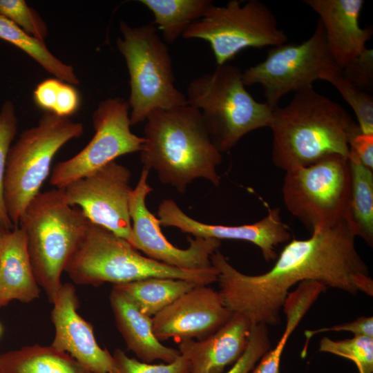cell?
<instances>
[{"label":"cell","instance_id":"ffe728a7","mask_svg":"<svg viewBox=\"0 0 373 373\" xmlns=\"http://www.w3.org/2000/svg\"><path fill=\"white\" fill-rule=\"evenodd\" d=\"M109 300L117 327L127 349L142 362L162 360L166 363L180 356L178 350L166 347L154 334L152 318L143 314L122 289L114 285Z\"/></svg>","mask_w":373,"mask_h":373},{"label":"cell","instance_id":"d4e9b609","mask_svg":"<svg viewBox=\"0 0 373 373\" xmlns=\"http://www.w3.org/2000/svg\"><path fill=\"white\" fill-rule=\"evenodd\" d=\"M197 284L182 279L149 278L115 285L148 316H154Z\"/></svg>","mask_w":373,"mask_h":373},{"label":"cell","instance_id":"7c38bea8","mask_svg":"<svg viewBox=\"0 0 373 373\" xmlns=\"http://www.w3.org/2000/svg\"><path fill=\"white\" fill-rule=\"evenodd\" d=\"M129 111L128 100L123 98L102 101L93 115V137L75 156L53 167L50 183L64 189L122 155L140 152L145 140L132 133Z\"/></svg>","mask_w":373,"mask_h":373},{"label":"cell","instance_id":"5bb4252c","mask_svg":"<svg viewBox=\"0 0 373 373\" xmlns=\"http://www.w3.org/2000/svg\"><path fill=\"white\" fill-rule=\"evenodd\" d=\"M149 171L142 168L130 197L131 245L147 257L173 267L187 270L213 267L211 257L218 250L220 240L188 236L189 246L182 249L173 245L162 233L159 219L146 205V198L153 191L147 182Z\"/></svg>","mask_w":373,"mask_h":373},{"label":"cell","instance_id":"d6a6232c","mask_svg":"<svg viewBox=\"0 0 373 373\" xmlns=\"http://www.w3.org/2000/svg\"><path fill=\"white\" fill-rule=\"evenodd\" d=\"M270 347L267 326L253 324L245 350L226 373H250Z\"/></svg>","mask_w":373,"mask_h":373},{"label":"cell","instance_id":"4316f807","mask_svg":"<svg viewBox=\"0 0 373 373\" xmlns=\"http://www.w3.org/2000/svg\"><path fill=\"white\" fill-rule=\"evenodd\" d=\"M314 302L312 294L305 289H296L289 294L283 307L286 316L285 331L276 346L262 356L251 373H280V358L287 340Z\"/></svg>","mask_w":373,"mask_h":373},{"label":"cell","instance_id":"f546056e","mask_svg":"<svg viewBox=\"0 0 373 373\" xmlns=\"http://www.w3.org/2000/svg\"><path fill=\"white\" fill-rule=\"evenodd\" d=\"M17 132V117L15 108L11 101H6L0 111V225L7 230H12L15 226L6 207L4 178L8 153Z\"/></svg>","mask_w":373,"mask_h":373},{"label":"cell","instance_id":"3957f363","mask_svg":"<svg viewBox=\"0 0 373 373\" xmlns=\"http://www.w3.org/2000/svg\"><path fill=\"white\" fill-rule=\"evenodd\" d=\"M145 121V141L140 151L144 169L155 170L162 183L180 193H184L197 178L219 186L217 167L222 155L198 109L186 104L156 110Z\"/></svg>","mask_w":373,"mask_h":373},{"label":"cell","instance_id":"83f0119b","mask_svg":"<svg viewBox=\"0 0 373 373\" xmlns=\"http://www.w3.org/2000/svg\"><path fill=\"white\" fill-rule=\"evenodd\" d=\"M333 85L354 112L363 133H373V98L363 88L345 78L336 66L325 69L320 79Z\"/></svg>","mask_w":373,"mask_h":373},{"label":"cell","instance_id":"30bf717a","mask_svg":"<svg viewBox=\"0 0 373 373\" xmlns=\"http://www.w3.org/2000/svg\"><path fill=\"white\" fill-rule=\"evenodd\" d=\"M231 0L213 5L200 19L192 23L182 37L208 42L218 66L228 63L241 50L274 47L287 42L272 11L259 0Z\"/></svg>","mask_w":373,"mask_h":373},{"label":"cell","instance_id":"44dd1931","mask_svg":"<svg viewBox=\"0 0 373 373\" xmlns=\"http://www.w3.org/2000/svg\"><path fill=\"white\" fill-rule=\"evenodd\" d=\"M23 230L16 226L0 245V307L16 300L28 303L39 297Z\"/></svg>","mask_w":373,"mask_h":373},{"label":"cell","instance_id":"1f68e13d","mask_svg":"<svg viewBox=\"0 0 373 373\" xmlns=\"http://www.w3.org/2000/svg\"><path fill=\"white\" fill-rule=\"evenodd\" d=\"M114 367L111 373H189L190 363L181 355L171 363L151 364L128 356L124 351L116 349L112 354Z\"/></svg>","mask_w":373,"mask_h":373},{"label":"cell","instance_id":"8992f818","mask_svg":"<svg viewBox=\"0 0 373 373\" xmlns=\"http://www.w3.org/2000/svg\"><path fill=\"white\" fill-rule=\"evenodd\" d=\"M187 104L198 109L209 135L221 153L230 151L248 133L269 127L273 108L256 101L246 89L242 72L230 64L191 80Z\"/></svg>","mask_w":373,"mask_h":373},{"label":"cell","instance_id":"277c9868","mask_svg":"<svg viewBox=\"0 0 373 373\" xmlns=\"http://www.w3.org/2000/svg\"><path fill=\"white\" fill-rule=\"evenodd\" d=\"M76 284L119 285L149 278L182 279L208 285L218 280V271L187 270L142 256L126 240L88 220L86 228L64 269Z\"/></svg>","mask_w":373,"mask_h":373},{"label":"cell","instance_id":"ba28073f","mask_svg":"<svg viewBox=\"0 0 373 373\" xmlns=\"http://www.w3.org/2000/svg\"><path fill=\"white\" fill-rule=\"evenodd\" d=\"M83 132L82 123L46 112L37 126L22 132L10 146L4 178V200L15 227L27 205L41 192L55 155Z\"/></svg>","mask_w":373,"mask_h":373},{"label":"cell","instance_id":"2e32d148","mask_svg":"<svg viewBox=\"0 0 373 373\" xmlns=\"http://www.w3.org/2000/svg\"><path fill=\"white\" fill-rule=\"evenodd\" d=\"M260 220L242 225L206 224L186 215L171 199H165L158 207L157 218L162 227H174L194 237L222 240H236L251 242L261 251L266 261L274 260L276 248L291 238L288 226L280 215L279 208L267 209Z\"/></svg>","mask_w":373,"mask_h":373},{"label":"cell","instance_id":"8d00e7d4","mask_svg":"<svg viewBox=\"0 0 373 373\" xmlns=\"http://www.w3.org/2000/svg\"><path fill=\"white\" fill-rule=\"evenodd\" d=\"M350 153L367 168L373 170V133H359L349 144Z\"/></svg>","mask_w":373,"mask_h":373},{"label":"cell","instance_id":"52a82bcc","mask_svg":"<svg viewBox=\"0 0 373 373\" xmlns=\"http://www.w3.org/2000/svg\"><path fill=\"white\" fill-rule=\"evenodd\" d=\"M119 28L122 37L116 44L129 74L131 126L144 122L154 111L187 104L186 95L175 86L169 50L156 26L132 27L121 21Z\"/></svg>","mask_w":373,"mask_h":373},{"label":"cell","instance_id":"d6986e66","mask_svg":"<svg viewBox=\"0 0 373 373\" xmlns=\"http://www.w3.org/2000/svg\"><path fill=\"white\" fill-rule=\"evenodd\" d=\"M252 325L245 316L233 312L209 336L178 342L180 354L190 363L189 373H222L227 366L235 363L246 349Z\"/></svg>","mask_w":373,"mask_h":373},{"label":"cell","instance_id":"e575fe53","mask_svg":"<svg viewBox=\"0 0 373 373\" xmlns=\"http://www.w3.org/2000/svg\"><path fill=\"white\" fill-rule=\"evenodd\" d=\"M343 331L352 332L354 336H365L373 338V318L372 316H362L352 322L341 325L323 327L315 330H306L304 332L306 340L302 351V356L305 355L309 341L314 335L323 332Z\"/></svg>","mask_w":373,"mask_h":373},{"label":"cell","instance_id":"ac0fdd59","mask_svg":"<svg viewBox=\"0 0 373 373\" xmlns=\"http://www.w3.org/2000/svg\"><path fill=\"white\" fill-rule=\"evenodd\" d=\"M319 16L325 37L327 52L342 69L365 48L372 35V28L360 26L363 0H305Z\"/></svg>","mask_w":373,"mask_h":373},{"label":"cell","instance_id":"7402d4cb","mask_svg":"<svg viewBox=\"0 0 373 373\" xmlns=\"http://www.w3.org/2000/svg\"><path fill=\"white\" fill-rule=\"evenodd\" d=\"M4 373H92L65 352L34 345L0 354Z\"/></svg>","mask_w":373,"mask_h":373},{"label":"cell","instance_id":"f35d334b","mask_svg":"<svg viewBox=\"0 0 373 373\" xmlns=\"http://www.w3.org/2000/svg\"><path fill=\"white\" fill-rule=\"evenodd\" d=\"M2 332H3V328H2V326H1V325L0 323V336L1 335Z\"/></svg>","mask_w":373,"mask_h":373},{"label":"cell","instance_id":"74e56055","mask_svg":"<svg viewBox=\"0 0 373 373\" xmlns=\"http://www.w3.org/2000/svg\"><path fill=\"white\" fill-rule=\"evenodd\" d=\"M10 230H7L5 228H3V227H1L0 225V245L1 243V241L4 237V236L6 235V233Z\"/></svg>","mask_w":373,"mask_h":373},{"label":"cell","instance_id":"9a60e30c","mask_svg":"<svg viewBox=\"0 0 373 373\" xmlns=\"http://www.w3.org/2000/svg\"><path fill=\"white\" fill-rule=\"evenodd\" d=\"M233 313L218 291L198 285L155 315L153 329L160 341L202 340L219 329Z\"/></svg>","mask_w":373,"mask_h":373},{"label":"cell","instance_id":"7a4b0ae2","mask_svg":"<svg viewBox=\"0 0 373 373\" xmlns=\"http://www.w3.org/2000/svg\"><path fill=\"white\" fill-rule=\"evenodd\" d=\"M269 127L272 162L285 171L331 155L348 157L350 141L361 133L345 108L312 86L296 91L286 106L274 108Z\"/></svg>","mask_w":373,"mask_h":373},{"label":"cell","instance_id":"6da1fadb","mask_svg":"<svg viewBox=\"0 0 373 373\" xmlns=\"http://www.w3.org/2000/svg\"><path fill=\"white\" fill-rule=\"evenodd\" d=\"M307 239H292L274 266L264 274L248 275L233 267L218 250L211 257L218 271L224 305L252 324L277 325L280 311L296 283L312 280L352 294L373 295V280L356 250L346 221L318 228Z\"/></svg>","mask_w":373,"mask_h":373},{"label":"cell","instance_id":"8fae6325","mask_svg":"<svg viewBox=\"0 0 373 373\" xmlns=\"http://www.w3.org/2000/svg\"><path fill=\"white\" fill-rule=\"evenodd\" d=\"M334 65L318 20L309 38L300 44L272 47L262 61L242 72V81L245 86L261 85L265 102L274 108L286 94L312 86L325 69Z\"/></svg>","mask_w":373,"mask_h":373},{"label":"cell","instance_id":"836d02e7","mask_svg":"<svg viewBox=\"0 0 373 373\" xmlns=\"http://www.w3.org/2000/svg\"><path fill=\"white\" fill-rule=\"evenodd\" d=\"M341 70L343 76L364 89L373 84V50L365 48L352 62Z\"/></svg>","mask_w":373,"mask_h":373},{"label":"cell","instance_id":"9c48e42d","mask_svg":"<svg viewBox=\"0 0 373 373\" xmlns=\"http://www.w3.org/2000/svg\"><path fill=\"white\" fill-rule=\"evenodd\" d=\"M350 193L349 160L338 154L286 171L282 186L287 210L310 233L345 221Z\"/></svg>","mask_w":373,"mask_h":373},{"label":"cell","instance_id":"e0dca14e","mask_svg":"<svg viewBox=\"0 0 373 373\" xmlns=\"http://www.w3.org/2000/svg\"><path fill=\"white\" fill-rule=\"evenodd\" d=\"M52 304L55 334L51 345L68 353L92 373H111L113 355L98 345L92 324L77 313L79 300L75 287L62 284Z\"/></svg>","mask_w":373,"mask_h":373},{"label":"cell","instance_id":"603a6c76","mask_svg":"<svg viewBox=\"0 0 373 373\" xmlns=\"http://www.w3.org/2000/svg\"><path fill=\"white\" fill-rule=\"evenodd\" d=\"M351 193L345 221L355 236L373 244V170L349 153Z\"/></svg>","mask_w":373,"mask_h":373},{"label":"cell","instance_id":"f1b7e54d","mask_svg":"<svg viewBox=\"0 0 373 373\" xmlns=\"http://www.w3.org/2000/svg\"><path fill=\"white\" fill-rule=\"evenodd\" d=\"M318 350L352 361L359 373L373 372V338L354 336L352 338L334 341L323 337Z\"/></svg>","mask_w":373,"mask_h":373},{"label":"cell","instance_id":"ab89813d","mask_svg":"<svg viewBox=\"0 0 373 373\" xmlns=\"http://www.w3.org/2000/svg\"><path fill=\"white\" fill-rule=\"evenodd\" d=\"M0 373H4V372H1V371L0 370Z\"/></svg>","mask_w":373,"mask_h":373},{"label":"cell","instance_id":"484cf974","mask_svg":"<svg viewBox=\"0 0 373 373\" xmlns=\"http://www.w3.org/2000/svg\"><path fill=\"white\" fill-rule=\"evenodd\" d=\"M0 39L23 50L57 79L73 86L79 83L73 66L54 56L45 45L44 41L31 36L1 15Z\"/></svg>","mask_w":373,"mask_h":373},{"label":"cell","instance_id":"4fadbf2b","mask_svg":"<svg viewBox=\"0 0 373 373\" xmlns=\"http://www.w3.org/2000/svg\"><path fill=\"white\" fill-rule=\"evenodd\" d=\"M131 177L128 168L111 162L65 187V200L69 205L79 207L90 222L131 245Z\"/></svg>","mask_w":373,"mask_h":373},{"label":"cell","instance_id":"4dcf8cb0","mask_svg":"<svg viewBox=\"0 0 373 373\" xmlns=\"http://www.w3.org/2000/svg\"><path fill=\"white\" fill-rule=\"evenodd\" d=\"M0 15L40 40L44 41L48 35L46 22L23 0H0Z\"/></svg>","mask_w":373,"mask_h":373},{"label":"cell","instance_id":"cb8c5ba5","mask_svg":"<svg viewBox=\"0 0 373 373\" xmlns=\"http://www.w3.org/2000/svg\"><path fill=\"white\" fill-rule=\"evenodd\" d=\"M154 17L166 44H173L193 22L202 18L214 5L210 0H140Z\"/></svg>","mask_w":373,"mask_h":373},{"label":"cell","instance_id":"5b68a950","mask_svg":"<svg viewBox=\"0 0 373 373\" xmlns=\"http://www.w3.org/2000/svg\"><path fill=\"white\" fill-rule=\"evenodd\" d=\"M88 219L69 205L64 189L40 192L27 205L17 226L24 232L37 283L52 303L62 283L61 275Z\"/></svg>","mask_w":373,"mask_h":373},{"label":"cell","instance_id":"d590c367","mask_svg":"<svg viewBox=\"0 0 373 373\" xmlns=\"http://www.w3.org/2000/svg\"><path fill=\"white\" fill-rule=\"evenodd\" d=\"M61 83L57 78H50L39 84L33 92L35 104L46 112L53 113Z\"/></svg>","mask_w":373,"mask_h":373}]
</instances>
